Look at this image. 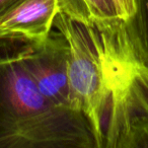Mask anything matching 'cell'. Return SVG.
I'll use <instances>...</instances> for the list:
<instances>
[{"instance_id": "1", "label": "cell", "mask_w": 148, "mask_h": 148, "mask_svg": "<svg viewBox=\"0 0 148 148\" xmlns=\"http://www.w3.org/2000/svg\"><path fill=\"white\" fill-rule=\"evenodd\" d=\"M25 42L0 41V148H97L82 114L40 92L23 61Z\"/></svg>"}, {"instance_id": "2", "label": "cell", "mask_w": 148, "mask_h": 148, "mask_svg": "<svg viewBox=\"0 0 148 148\" xmlns=\"http://www.w3.org/2000/svg\"><path fill=\"white\" fill-rule=\"evenodd\" d=\"M23 61L40 92L52 103L71 108L69 77V47L59 32H52L43 42H25Z\"/></svg>"}, {"instance_id": "3", "label": "cell", "mask_w": 148, "mask_h": 148, "mask_svg": "<svg viewBox=\"0 0 148 148\" xmlns=\"http://www.w3.org/2000/svg\"><path fill=\"white\" fill-rule=\"evenodd\" d=\"M59 11L60 0H21L0 15V41H45Z\"/></svg>"}, {"instance_id": "4", "label": "cell", "mask_w": 148, "mask_h": 148, "mask_svg": "<svg viewBox=\"0 0 148 148\" xmlns=\"http://www.w3.org/2000/svg\"><path fill=\"white\" fill-rule=\"evenodd\" d=\"M106 148H148V118L129 119L110 126Z\"/></svg>"}, {"instance_id": "5", "label": "cell", "mask_w": 148, "mask_h": 148, "mask_svg": "<svg viewBox=\"0 0 148 148\" xmlns=\"http://www.w3.org/2000/svg\"><path fill=\"white\" fill-rule=\"evenodd\" d=\"M135 12L127 23L140 54L148 62V0H134Z\"/></svg>"}, {"instance_id": "6", "label": "cell", "mask_w": 148, "mask_h": 148, "mask_svg": "<svg viewBox=\"0 0 148 148\" xmlns=\"http://www.w3.org/2000/svg\"><path fill=\"white\" fill-rule=\"evenodd\" d=\"M89 17L99 21H121L112 0H81Z\"/></svg>"}, {"instance_id": "7", "label": "cell", "mask_w": 148, "mask_h": 148, "mask_svg": "<svg viewBox=\"0 0 148 148\" xmlns=\"http://www.w3.org/2000/svg\"><path fill=\"white\" fill-rule=\"evenodd\" d=\"M117 10L118 16L121 21L128 23L135 12L134 0H112Z\"/></svg>"}, {"instance_id": "8", "label": "cell", "mask_w": 148, "mask_h": 148, "mask_svg": "<svg viewBox=\"0 0 148 148\" xmlns=\"http://www.w3.org/2000/svg\"><path fill=\"white\" fill-rule=\"evenodd\" d=\"M21 0H0V15L6 12L8 9L13 7Z\"/></svg>"}]
</instances>
